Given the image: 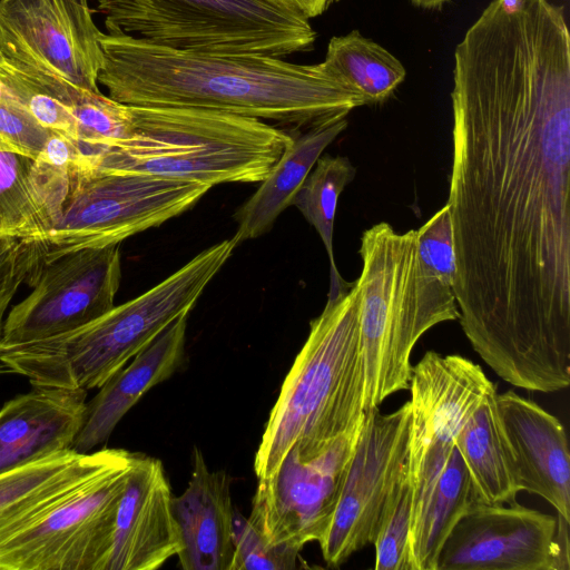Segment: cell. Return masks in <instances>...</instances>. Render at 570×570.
Returning <instances> with one entry per match:
<instances>
[{"label": "cell", "instance_id": "obj_5", "mask_svg": "<svg viewBox=\"0 0 570 570\" xmlns=\"http://www.w3.org/2000/svg\"><path fill=\"white\" fill-rule=\"evenodd\" d=\"M128 137L87 161L213 187L261 183L292 139L291 131L253 117L180 107L130 106Z\"/></svg>", "mask_w": 570, "mask_h": 570}, {"label": "cell", "instance_id": "obj_13", "mask_svg": "<svg viewBox=\"0 0 570 570\" xmlns=\"http://www.w3.org/2000/svg\"><path fill=\"white\" fill-rule=\"evenodd\" d=\"M410 404L365 412L331 524L318 542L328 567L373 543L407 455Z\"/></svg>", "mask_w": 570, "mask_h": 570}, {"label": "cell", "instance_id": "obj_31", "mask_svg": "<svg viewBox=\"0 0 570 570\" xmlns=\"http://www.w3.org/2000/svg\"><path fill=\"white\" fill-rule=\"evenodd\" d=\"M416 236L421 271L442 285L453 288L456 256L449 205L445 204L417 229Z\"/></svg>", "mask_w": 570, "mask_h": 570}, {"label": "cell", "instance_id": "obj_37", "mask_svg": "<svg viewBox=\"0 0 570 570\" xmlns=\"http://www.w3.org/2000/svg\"><path fill=\"white\" fill-rule=\"evenodd\" d=\"M7 66V61L4 60V58L2 57V55L0 53V69H2L3 67Z\"/></svg>", "mask_w": 570, "mask_h": 570}, {"label": "cell", "instance_id": "obj_16", "mask_svg": "<svg viewBox=\"0 0 570 570\" xmlns=\"http://www.w3.org/2000/svg\"><path fill=\"white\" fill-rule=\"evenodd\" d=\"M173 498L161 461L136 453L118 505L105 570H155L180 552Z\"/></svg>", "mask_w": 570, "mask_h": 570}, {"label": "cell", "instance_id": "obj_17", "mask_svg": "<svg viewBox=\"0 0 570 570\" xmlns=\"http://www.w3.org/2000/svg\"><path fill=\"white\" fill-rule=\"evenodd\" d=\"M495 402L521 490L540 495L570 521V453L562 423L513 391L497 393Z\"/></svg>", "mask_w": 570, "mask_h": 570}, {"label": "cell", "instance_id": "obj_14", "mask_svg": "<svg viewBox=\"0 0 570 570\" xmlns=\"http://www.w3.org/2000/svg\"><path fill=\"white\" fill-rule=\"evenodd\" d=\"M569 522L517 501L476 502L445 538L435 570H569Z\"/></svg>", "mask_w": 570, "mask_h": 570}, {"label": "cell", "instance_id": "obj_11", "mask_svg": "<svg viewBox=\"0 0 570 570\" xmlns=\"http://www.w3.org/2000/svg\"><path fill=\"white\" fill-rule=\"evenodd\" d=\"M121 279L119 245L85 248L42 263L31 293L4 318L0 346L76 330L110 311Z\"/></svg>", "mask_w": 570, "mask_h": 570}, {"label": "cell", "instance_id": "obj_6", "mask_svg": "<svg viewBox=\"0 0 570 570\" xmlns=\"http://www.w3.org/2000/svg\"><path fill=\"white\" fill-rule=\"evenodd\" d=\"M358 253L362 271L355 283L368 412L409 390L415 344L433 326L459 320V308L453 288L421 272L416 230L401 234L379 223L362 234Z\"/></svg>", "mask_w": 570, "mask_h": 570}, {"label": "cell", "instance_id": "obj_26", "mask_svg": "<svg viewBox=\"0 0 570 570\" xmlns=\"http://www.w3.org/2000/svg\"><path fill=\"white\" fill-rule=\"evenodd\" d=\"M315 165L293 197L292 205L316 229L325 246L330 259L328 296H332L352 285L342 278L336 268L333 230L340 195L354 179L356 168L344 156L324 155Z\"/></svg>", "mask_w": 570, "mask_h": 570}, {"label": "cell", "instance_id": "obj_20", "mask_svg": "<svg viewBox=\"0 0 570 570\" xmlns=\"http://www.w3.org/2000/svg\"><path fill=\"white\" fill-rule=\"evenodd\" d=\"M187 317L168 325L129 365L116 372L99 392L86 402L83 421L71 450L89 453L106 442L124 415L151 387L169 379L185 356Z\"/></svg>", "mask_w": 570, "mask_h": 570}, {"label": "cell", "instance_id": "obj_8", "mask_svg": "<svg viewBox=\"0 0 570 570\" xmlns=\"http://www.w3.org/2000/svg\"><path fill=\"white\" fill-rule=\"evenodd\" d=\"M212 187L96 167L80 157L67 168L63 194L42 240V263L124 239L185 213Z\"/></svg>", "mask_w": 570, "mask_h": 570}, {"label": "cell", "instance_id": "obj_9", "mask_svg": "<svg viewBox=\"0 0 570 570\" xmlns=\"http://www.w3.org/2000/svg\"><path fill=\"white\" fill-rule=\"evenodd\" d=\"M135 454L121 449L55 499L0 527V570H105Z\"/></svg>", "mask_w": 570, "mask_h": 570}, {"label": "cell", "instance_id": "obj_12", "mask_svg": "<svg viewBox=\"0 0 570 570\" xmlns=\"http://www.w3.org/2000/svg\"><path fill=\"white\" fill-rule=\"evenodd\" d=\"M102 33L87 0H0V53L24 73L100 91Z\"/></svg>", "mask_w": 570, "mask_h": 570}, {"label": "cell", "instance_id": "obj_1", "mask_svg": "<svg viewBox=\"0 0 570 570\" xmlns=\"http://www.w3.org/2000/svg\"><path fill=\"white\" fill-rule=\"evenodd\" d=\"M449 202L462 330L505 382L570 384V35L493 0L454 50Z\"/></svg>", "mask_w": 570, "mask_h": 570}, {"label": "cell", "instance_id": "obj_3", "mask_svg": "<svg viewBox=\"0 0 570 570\" xmlns=\"http://www.w3.org/2000/svg\"><path fill=\"white\" fill-rule=\"evenodd\" d=\"M364 412L360 292L327 296L309 324L272 407L254 459L257 479L272 476L287 453L309 461L357 430Z\"/></svg>", "mask_w": 570, "mask_h": 570}, {"label": "cell", "instance_id": "obj_25", "mask_svg": "<svg viewBox=\"0 0 570 570\" xmlns=\"http://www.w3.org/2000/svg\"><path fill=\"white\" fill-rule=\"evenodd\" d=\"M324 62L361 95L365 105L385 101L406 77L394 55L358 30L332 37Z\"/></svg>", "mask_w": 570, "mask_h": 570}, {"label": "cell", "instance_id": "obj_10", "mask_svg": "<svg viewBox=\"0 0 570 570\" xmlns=\"http://www.w3.org/2000/svg\"><path fill=\"white\" fill-rule=\"evenodd\" d=\"M409 389L406 476L412 494V533L426 511L455 436L495 386L474 362L430 351L412 366Z\"/></svg>", "mask_w": 570, "mask_h": 570}, {"label": "cell", "instance_id": "obj_7", "mask_svg": "<svg viewBox=\"0 0 570 570\" xmlns=\"http://www.w3.org/2000/svg\"><path fill=\"white\" fill-rule=\"evenodd\" d=\"M109 35L171 49L277 58L309 51L308 20L264 0H98Z\"/></svg>", "mask_w": 570, "mask_h": 570}, {"label": "cell", "instance_id": "obj_27", "mask_svg": "<svg viewBox=\"0 0 570 570\" xmlns=\"http://www.w3.org/2000/svg\"><path fill=\"white\" fill-rule=\"evenodd\" d=\"M48 228L38 195L35 159L0 140V238L40 243Z\"/></svg>", "mask_w": 570, "mask_h": 570}, {"label": "cell", "instance_id": "obj_34", "mask_svg": "<svg viewBox=\"0 0 570 570\" xmlns=\"http://www.w3.org/2000/svg\"><path fill=\"white\" fill-rule=\"evenodd\" d=\"M20 279L14 272L0 258V336L4 315L10 302L20 288Z\"/></svg>", "mask_w": 570, "mask_h": 570}, {"label": "cell", "instance_id": "obj_2", "mask_svg": "<svg viewBox=\"0 0 570 570\" xmlns=\"http://www.w3.org/2000/svg\"><path fill=\"white\" fill-rule=\"evenodd\" d=\"M98 82L136 107L200 108L307 129L364 104L324 61L298 65L250 53H205L102 33Z\"/></svg>", "mask_w": 570, "mask_h": 570}, {"label": "cell", "instance_id": "obj_30", "mask_svg": "<svg viewBox=\"0 0 570 570\" xmlns=\"http://www.w3.org/2000/svg\"><path fill=\"white\" fill-rule=\"evenodd\" d=\"M0 79L14 99L42 128L78 142L77 121L69 108L35 79L12 68L8 62L0 69Z\"/></svg>", "mask_w": 570, "mask_h": 570}, {"label": "cell", "instance_id": "obj_28", "mask_svg": "<svg viewBox=\"0 0 570 570\" xmlns=\"http://www.w3.org/2000/svg\"><path fill=\"white\" fill-rule=\"evenodd\" d=\"M62 100L77 121L78 144L83 154L97 155L131 132L130 106L100 91L68 85Z\"/></svg>", "mask_w": 570, "mask_h": 570}, {"label": "cell", "instance_id": "obj_29", "mask_svg": "<svg viewBox=\"0 0 570 570\" xmlns=\"http://www.w3.org/2000/svg\"><path fill=\"white\" fill-rule=\"evenodd\" d=\"M412 494L405 468L395 483L373 544L375 570H413L411 559Z\"/></svg>", "mask_w": 570, "mask_h": 570}, {"label": "cell", "instance_id": "obj_35", "mask_svg": "<svg viewBox=\"0 0 570 570\" xmlns=\"http://www.w3.org/2000/svg\"><path fill=\"white\" fill-rule=\"evenodd\" d=\"M417 8L434 10L440 9L449 0H410Z\"/></svg>", "mask_w": 570, "mask_h": 570}, {"label": "cell", "instance_id": "obj_21", "mask_svg": "<svg viewBox=\"0 0 570 570\" xmlns=\"http://www.w3.org/2000/svg\"><path fill=\"white\" fill-rule=\"evenodd\" d=\"M347 127V119L291 130L292 139L257 190L236 210L238 245L268 233L324 149Z\"/></svg>", "mask_w": 570, "mask_h": 570}, {"label": "cell", "instance_id": "obj_18", "mask_svg": "<svg viewBox=\"0 0 570 570\" xmlns=\"http://www.w3.org/2000/svg\"><path fill=\"white\" fill-rule=\"evenodd\" d=\"M87 391L33 386L0 409V473L71 449Z\"/></svg>", "mask_w": 570, "mask_h": 570}, {"label": "cell", "instance_id": "obj_22", "mask_svg": "<svg viewBox=\"0 0 570 570\" xmlns=\"http://www.w3.org/2000/svg\"><path fill=\"white\" fill-rule=\"evenodd\" d=\"M490 392L466 419L455 446L472 478L478 499L489 504L517 501L521 490L517 463Z\"/></svg>", "mask_w": 570, "mask_h": 570}, {"label": "cell", "instance_id": "obj_24", "mask_svg": "<svg viewBox=\"0 0 570 570\" xmlns=\"http://www.w3.org/2000/svg\"><path fill=\"white\" fill-rule=\"evenodd\" d=\"M476 502L480 501L472 478L454 445L426 511L411 533L413 570H435L445 538L456 521Z\"/></svg>", "mask_w": 570, "mask_h": 570}, {"label": "cell", "instance_id": "obj_36", "mask_svg": "<svg viewBox=\"0 0 570 570\" xmlns=\"http://www.w3.org/2000/svg\"><path fill=\"white\" fill-rule=\"evenodd\" d=\"M12 99H13V96L9 92V90L6 88V86L3 85V82L0 79V107L10 102Z\"/></svg>", "mask_w": 570, "mask_h": 570}, {"label": "cell", "instance_id": "obj_23", "mask_svg": "<svg viewBox=\"0 0 570 570\" xmlns=\"http://www.w3.org/2000/svg\"><path fill=\"white\" fill-rule=\"evenodd\" d=\"M120 449H71L0 473V527L30 513L114 460Z\"/></svg>", "mask_w": 570, "mask_h": 570}, {"label": "cell", "instance_id": "obj_32", "mask_svg": "<svg viewBox=\"0 0 570 570\" xmlns=\"http://www.w3.org/2000/svg\"><path fill=\"white\" fill-rule=\"evenodd\" d=\"M233 546L230 570H292L298 567L299 549L269 544L236 510L233 520Z\"/></svg>", "mask_w": 570, "mask_h": 570}, {"label": "cell", "instance_id": "obj_33", "mask_svg": "<svg viewBox=\"0 0 570 570\" xmlns=\"http://www.w3.org/2000/svg\"><path fill=\"white\" fill-rule=\"evenodd\" d=\"M279 9L289 11L306 20L324 13L333 3L340 0H264Z\"/></svg>", "mask_w": 570, "mask_h": 570}, {"label": "cell", "instance_id": "obj_4", "mask_svg": "<svg viewBox=\"0 0 570 570\" xmlns=\"http://www.w3.org/2000/svg\"><path fill=\"white\" fill-rule=\"evenodd\" d=\"M237 245L233 236L206 248L141 295L76 330L0 346V366L32 386L100 387L168 325L189 314Z\"/></svg>", "mask_w": 570, "mask_h": 570}, {"label": "cell", "instance_id": "obj_19", "mask_svg": "<svg viewBox=\"0 0 570 570\" xmlns=\"http://www.w3.org/2000/svg\"><path fill=\"white\" fill-rule=\"evenodd\" d=\"M191 476L186 490L173 498L181 537L177 554L184 570H230L234 554L230 476L210 470L202 450H193Z\"/></svg>", "mask_w": 570, "mask_h": 570}, {"label": "cell", "instance_id": "obj_15", "mask_svg": "<svg viewBox=\"0 0 570 570\" xmlns=\"http://www.w3.org/2000/svg\"><path fill=\"white\" fill-rule=\"evenodd\" d=\"M361 426L309 461L287 453L272 476L258 480L247 520L269 544L302 550L324 538Z\"/></svg>", "mask_w": 570, "mask_h": 570}]
</instances>
